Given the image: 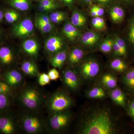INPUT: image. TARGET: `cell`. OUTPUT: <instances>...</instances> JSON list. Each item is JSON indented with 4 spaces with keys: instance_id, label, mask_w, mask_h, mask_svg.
Wrapping results in <instances>:
<instances>
[{
    "instance_id": "40",
    "label": "cell",
    "mask_w": 134,
    "mask_h": 134,
    "mask_svg": "<svg viewBox=\"0 0 134 134\" xmlns=\"http://www.w3.org/2000/svg\"><path fill=\"white\" fill-rule=\"evenodd\" d=\"M92 8L96 11L97 16H101L104 14V10L103 8L96 5L93 6Z\"/></svg>"
},
{
    "instance_id": "1",
    "label": "cell",
    "mask_w": 134,
    "mask_h": 134,
    "mask_svg": "<svg viewBox=\"0 0 134 134\" xmlns=\"http://www.w3.org/2000/svg\"><path fill=\"white\" fill-rule=\"evenodd\" d=\"M117 132L110 113L104 109L92 110L85 117L81 129L83 134H113Z\"/></svg>"
},
{
    "instance_id": "34",
    "label": "cell",
    "mask_w": 134,
    "mask_h": 134,
    "mask_svg": "<svg viewBox=\"0 0 134 134\" xmlns=\"http://www.w3.org/2000/svg\"><path fill=\"white\" fill-rule=\"evenodd\" d=\"M47 74L50 77V80L52 81H55L57 80L60 77L59 73L58 70L55 68H53L50 70Z\"/></svg>"
},
{
    "instance_id": "4",
    "label": "cell",
    "mask_w": 134,
    "mask_h": 134,
    "mask_svg": "<svg viewBox=\"0 0 134 134\" xmlns=\"http://www.w3.org/2000/svg\"><path fill=\"white\" fill-rule=\"evenodd\" d=\"M22 124L24 131L29 134H37L43 130V124L41 119L32 115H27L22 118Z\"/></svg>"
},
{
    "instance_id": "35",
    "label": "cell",
    "mask_w": 134,
    "mask_h": 134,
    "mask_svg": "<svg viewBox=\"0 0 134 134\" xmlns=\"http://www.w3.org/2000/svg\"><path fill=\"white\" fill-rule=\"evenodd\" d=\"M36 21L47 24H52L50 21L49 17L45 14L39 15L36 17Z\"/></svg>"
},
{
    "instance_id": "15",
    "label": "cell",
    "mask_w": 134,
    "mask_h": 134,
    "mask_svg": "<svg viewBox=\"0 0 134 134\" xmlns=\"http://www.w3.org/2000/svg\"><path fill=\"white\" fill-rule=\"evenodd\" d=\"M22 71L30 76H35L38 74V69L36 63L30 61H26L21 65Z\"/></svg>"
},
{
    "instance_id": "53",
    "label": "cell",
    "mask_w": 134,
    "mask_h": 134,
    "mask_svg": "<svg viewBox=\"0 0 134 134\" xmlns=\"http://www.w3.org/2000/svg\"><path fill=\"white\" fill-rule=\"evenodd\" d=\"M133 1H134V0H133Z\"/></svg>"
},
{
    "instance_id": "19",
    "label": "cell",
    "mask_w": 134,
    "mask_h": 134,
    "mask_svg": "<svg viewBox=\"0 0 134 134\" xmlns=\"http://www.w3.org/2000/svg\"><path fill=\"white\" fill-rule=\"evenodd\" d=\"M14 59L12 51L9 48L3 47L0 48V61L3 64L9 65Z\"/></svg>"
},
{
    "instance_id": "12",
    "label": "cell",
    "mask_w": 134,
    "mask_h": 134,
    "mask_svg": "<svg viewBox=\"0 0 134 134\" xmlns=\"http://www.w3.org/2000/svg\"><path fill=\"white\" fill-rule=\"evenodd\" d=\"M22 46L25 52L31 56H36L38 53V44L34 40L29 39L25 40L23 43Z\"/></svg>"
},
{
    "instance_id": "18",
    "label": "cell",
    "mask_w": 134,
    "mask_h": 134,
    "mask_svg": "<svg viewBox=\"0 0 134 134\" xmlns=\"http://www.w3.org/2000/svg\"><path fill=\"white\" fill-rule=\"evenodd\" d=\"M110 97L113 101L121 106L126 105V97L125 93L120 89H114L111 92Z\"/></svg>"
},
{
    "instance_id": "9",
    "label": "cell",
    "mask_w": 134,
    "mask_h": 134,
    "mask_svg": "<svg viewBox=\"0 0 134 134\" xmlns=\"http://www.w3.org/2000/svg\"><path fill=\"white\" fill-rule=\"evenodd\" d=\"M62 32L68 39L72 41H76L81 36L80 30L71 23H67L64 25Z\"/></svg>"
},
{
    "instance_id": "49",
    "label": "cell",
    "mask_w": 134,
    "mask_h": 134,
    "mask_svg": "<svg viewBox=\"0 0 134 134\" xmlns=\"http://www.w3.org/2000/svg\"><path fill=\"white\" fill-rule=\"evenodd\" d=\"M3 16H4V15H3V13L1 10H0V21L2 20Z\"/></svg>"
},
{
    "instance_id": "23",
    "label": "cell",
    "mask_w": 134,
    "mask_h": 134,
    "mask_svg": "<svg viewBox=\"0 0 134 134\" xmlns=\"http://www.w3.org/2000/svg\"><path fill=\"white\" fill-rule=\"evenodd\" d=\"M102 82L104 85L108 88L113 89L117 86V80L114 77L109 74L103 76Z\"/></svg>"
},
{
    "instance_id": "29",
    "label": "cell",
    "mask_w": 134,
    "mask_h": 134,
    "mask_svg": "<svg viewBox=\"0 0 134 134\" xmlns=\"http://www.w3.org/2000/svg\"><path fill=\"white\" fill-rule=\"evenodd\" d=\"M4 16L8 23H12L18 20L19 18V15L15 10H9L5 13Z\"/></svg>"
},
{
    "instance_id": "50",
    "label": "cell",
    "mask_w": 134,
    "mask_h": 134,
    "mask_svg": "<svg viewBox=\"0 0 134 134\" xmlns=\"http://www.w3.org/2000/svg\"><path fill=\"white\" fill-rule=\"evenodd\" d=\"M84 2L87 3H89L91 2L92 0H83Z\"/></svg>"
},
{
    "instance_id": "6",
    "label": "cell",
    "mask_w": 134,
    "mask_h": 134,
    "mask_svg": "<svg viewBox=\"0 0 134 134\" xmlns=\"http://www.w3.org/2000/svg\"><path fill=\"white\" fill-rule=\"evenodd\" d=\"M99 69L98 63L93 59H89L82 63L80 72L83 78L88 79L96 76L98 74Z\"/></svg>"
},
{
    "instance_id": "14",
    "label": "cell",
    "mask_w": 134,
    "mask_h": 134,
    "mask_svg": "<svg viewBox=\"0 0 134 134\" xmlns=\"http://www.w3.org/2000/svg\"><path fill=\"white\" fill-rule=\"evenodd\" d=\"M15 130V126L12 120L6 117H0V131L3 133L11 134Z\"/></svg>"
},
{
    "instance_id": "43",
    "label": "cell",
    "mask_w": 134,
    "mask_h": 134,
    "mask_svg": "<svg viewBox=\"0 0 134 134\" xmlns=\"http://www.w3.org/2000/svg\"><path fill=\"white\" fill-rule=\"evenodd\" d=\"M91 23L92 26L95 28V29H98V30H100V25L98 20L97 17H93L91 20Z\"/></svg>"
},
{
    "instance_id": "20",
    "label": "cell",
    "mask_w": 134,
    "mask_h": 134,
    "mask_svg": "<svg viewBox=\"0 0 134 134\" xmlns=\"http://www.w3.org/2000/svg\"><path fill=\"white\" fill-rule=\"evenodd\" d=\"M84 52L80 48H74L69 53V61L71 65L78 64L83 58Z\"/></svg>"
},
{
    "instance_id": "30",
    "label": "cell",
    "mask_w": 134,
    "mask_h": 134,
    "mask_svg": "<svg viewBox=\"0 0 134 134\" xmlns=\"http://www.w3.org/2000/svg\"><path fill=\"white\" fill-rule=\"evenodd\" d=\"M35 22L36 27L43 33H48L52 30V24H47L37 21H36Z\"/></svg>"
},
{
    "instance_id": "11",
    "label": "cell",
    "mask_w": 134,
    "mask_h": 134,
    "mask_svg": "<svg viewBox=\"0 0 134 134\" xmlns=\"http://www.w3.org/2000/svg\"><path fill=\"white\" fill-rule=\"evenodd\" d=\"M81 37L82 44L88 46L95 45L100 38V35L98 33L92 31L86 32Z\"/></svg>"
},
{
    "instance_id": "17",
    "label": "cell",
    "mask_w": 134,
    "mask_h": 134,
    "mask_svg": "<svg viewBox=\"0 0 134 134\" xmlns=\"http://www.w3.org/2000/svg\"><path fill=\"white\" fill-rule=\"evenodd\" d=\"M66 51H60L56 53L51 60L52 66L55 68H61L67 58Z\"/></svg>"
},
{
    "instance_id": "31",
    "label": "cell",
    "mask_w": 134,
    "mask_h": 134,
    "mask_svg": "<svg viewBox=\"0 0 134 134\" xmlns=\"http://www.w3.org/2000/svg\"><path fill=\"white\" fill-rule=\"evenodd\" d=\"M50 80L48 74L43 73L40 75L38 77V82L41 86H44L50 83Z\"/></svg>"
},
{
    "instance_id": "44",
    "label": "cell",
    "mask_w": 134,
    "mask_h": 134,
    "mask_svg": "<svg viewBox=\"0 0 134 134\" xmlns=\"http://www.w3.org/2000/svg\"><path fill=\"white\" fill-rule=\"evenodd\" d=\"M97 17L100 25V30H103L105 29L106 28L105 22L104 19L100 16H97Z\"/></svg>"
},
{
    "instance_id": "51",
    "label": "cell",
    "mask_w": 134,
    "mask_h": 134,
    "mask_svg": "<svg viewBox=\"0 0 134 134\" xmlns=\"http://www.w3.org/2000/svg\"><path fill=\"white\" fill-rule=\"evenodd\" d=\"M66 0H62L63 1V2L65 3V2H66Z\"/></svg>"
},
{
    "instance_id": "3",
    "label": "cell",
    "mask_w": 134,
    "mask_h": 134,
    "mask_svg": "<svg viewBox=\"0 0 134 134\" xmlns=\"http://www.w3.org/2000/svg\"><path fill=\"white\" fill-rule=\"evenodd\" d=\"M19 99L22 104L30 110L37 108L41 101L40 93L36 89L32 88L24 90L21 93Z\"/></svg>"
},
{
    "instance_id": "13",
    "label": "cell",
    "mask_w": 134,
    "mask_h": 134,
    "mask_svg": "<svg viewBox=\"0 0 134 134\" xmlns=\"http://www.w3.org/2000/svg\"><path fill=\"white\" fill-rule=\"evenodd\" d=\"M5 79L8 85L15 86L21 83L23 79V76L19 71L13 70L7 73L5 76Z\"/></svg>"
},
{
    "instance_id": "10",
    "label": "cell",
    "mask_w": 134,
    "mask_h": 134,
    "mask_svg": "<svg viewBox=\"0 0 134 134\" xmlns=\"http://www.w3.org/2000/svg\"><path fill=\"white\" fill-rule=\"evenodd\" d=\"M63 80L65 85L72 90L76 89L79 86L78 76L76 74L71 70H66L64 72Z\"/></svg>"
},
{
    "instance_id": "33",
    "label": "cell",
    "mask_w": 134,
    "mask_h": 134,
    "mask_svg": "<svg viewBox=\"0 0 134 134\" xmlns=\"http://www.w3.org/2000/svg\"><path fill=\"white\" fill-rule=\"evenodd\" d=\"M129 38L130 42L134 46V18H132L130 24Z\"/></svg>"
},
{
    "instance_id": "39",
    "label": "cell",
    "mask_w": 134,
    "mask_h": 134,
    "mask_svg": "<svg viewBox=\"0 0 134 134\" xmlns=\"http://www.w3.org/2000/svg\"><path fill=\"white\" fill-rule=\"evenodd\" d=\"M113 49L114 52L116 55L120 56H124L122 51L121 50L119 46L117 44L116 41L114 40L113 44Z\"/></svg>"
},
{
    "instance_id": "37",
    "label": "cell",
    "mask_w": 134,
    "mask_h": 134,
    "mask_svg": "<svg viewBox=\"0 0 134 134\" xmlns=\"http://www.w3.org/2000/svg\"><path fill=\"white\" fill-rule=\"evenodd\" d=\"M8 103V98L6 95L4 94H0V109L5 108Z\"/></svg>"
},
{
    "instance_id": "21",
    "label": "cell",
    "mask_w": 134,
    "mask_h": 134,
    "mask_svg": "<svg viewBox=\"0 0 134 134\" xmlns=\"http://www.w3.org/2000/svg\"><path fill=\"white\" fill-rule=\"evenodd\" d=\"M86 18L84 15L77 10L74 11L71 18V23L77 27H82L86 24Z\"/></svg>"
},
{
    "instance_id": "52",
    "label": "cell",
    "mask_w": 134,
    "mask_h": 134,
    "mask_svg": "<svg viewBox=\"0 0 134 134\" xmlns=\"http://www.w3.org/2000/svg\"><path fill=\"white\" fill-rule=\"evenodd\" d=\"M37 1H43V0H36Z\"/></svg>"
},
{
    "instance_id": "7",
    "label": "cell",
    "mask_w": 134,
    "mask_h": 134,
    "mask_svg": "<svg viewBox=\"0 0 134 134\" xmlns=\"http://www.w3.org/2000/svg\"><path fill=\"white\" fill-rule=\"evenodd\" d=\"M34 26L30 19L26 18L15 25L13 31L15 35L21 38L30 36L33 32Z\"/></svg>"
},
{
    "instance_id": "45",
    "label": "cell",
    "mask_w": 134,
    "mask_h": 134,
    "mask_svg": "<svg viewBox=\"0 0 134 134\" xmlns=\"http://www.w3.org/2000/svg\"><path fill=\"white\" fill-rule=\"evenodd\" d=\"M90 14L93 17H96L97 16L96 11H95V10L92 8L91 9Z\"/></svg>"
},
{
    "instance_id": "2",
    "label": "cell",
    "mask_w": 134,
    "mask_h": 134,
    "mask_svg": "<svg viewBox=\"0 0 134 134\" xmlns=\"http://www.w3.org/2000/svg\"><path fill=\"white\" fill-rule=\"evenodd\" d=\"M72 104V99L64 92H59L53 95L48 103L50 111L53 113L63 111L69 108Z\"/></svg>"
},
{
    "instance_id": "25",
    "label": "cell",
    "mask_w": 134,
    "mask_h": 134,
    "mask_svg": "<svg viewBox=\"0 0 134 134\" xmlns=\"http://www.w3.org/2000/svg\"><path fill=\"white\" fill-rule=\"evenodd\" d=\"M110 66L113 69L119 72H124L127 68L125 62L119 59L113 60L110 63Z\"/></svg>"
},
{
    "instance_id": "32",
    "label": "cell",
    "mask_w": 134,
    "mask_h": 134,
    "mask_svg": "<svg viewBox=\"0 0 134 134\" xmlns=\"http://www.w3.org/2000/svg\"><path fill=\"white\" fill-rule=\"evenodd\" d=\"M114 40L116 41L117 44L120 48L123 55H126L127 52V48L126 45L125 41L121 38L117 36H115Z\"/></svg>"
},
{
    "instance_id": "27",
    "label": "cell",
    "mask_w": 134,
    "mask_h": 134,
    "mask_svg": "<svg viewBox=\"0 0 134 134\" xmlns=\"http://www.w3.org/2000/svg\"><path fill=\"white\" fill-rule=\"evenodd\" d=\"M88 96L92 98H100L105 96V92L102 88L95 87L92 89L88 93Z\"/></svg>"
},
{
    "instance_id": "8",
    "label": "cell",
    "mask_w": 134,
    "mask_h": 134,
    "mask_svg": "<svg viewBox=\"0 0 134 134\" xmlns=\"http://www.w3.org/2000/svg\"><path fill=\"white\" fill-rule=\"evenodd\" d=\"M64 45L62 39L58 36H52L46 41V49L50 53H57L61 50Z\"/></svg>"
},
{
    "instance_id": "38",
    "label": "cell",
    "mask_w": 134,
    "mask_h": 134,
    "mask_svg": "<svg viewBox=\"0 0 134 134\" xmlns=\"http://www.w3.org/2000/svg\"><path fill=\"white\" fill-rule=\"evenodd\" d=\"M9 91V87L8 84L0 82V94H5Z\"/></svg>"
},
{
    "instance_id": "46",
    "label": "cell",
    "mask_w": 134,
    "mask_h": 134,
    "mask_svg": "<svg viewBox=\"0 0 134 134\" xmlns=\"http://www.w3.org/2000/svg\"><path fill=\"white\" fill-rule=\"evenodd\" d=\"M112 0H97V2L102 4H105L110 2Z\"/></svg>"
},
{
    "instance_id": "5",
    "label": "cell",
    "mask_w": 134,
    "mask_h": 134,
    "mask_svg": "<svg viewBox=\"0 0 134 134\" xmlns=\"http://www.w3.org/2000/svg\"><path fill=\"white\" fill-rule=\"evenodd\" d=\"M69 114L64 112L54 113L49 119V125L54 131H59L66 127L70 121Z\"/></svg>"
},
{
    "instance_id": "16",
    "label": "cell",
    "mask_w": 134,
    "mask_h": 134,
    "mask_svg": "<svg viewBox=\"0 0 134 134\" xmlns=\"http://www.w3.org/2000/svg\"><path fill=\"white\" fill-rule=\"evenodd\" d=\"M110 16L113 22L118 23L122 21L125 17V11L121 7L115 6L111 9Z\"/></svg>"
},
{
    "instance_id": "48",
    "label": "cell",
    "mask_w": 134,
    "mask_h": 134,
    "mask_svg": "<svg viewBox=\"0 0 134 134\" xmlns=\"http://www.w3.org/2000/svg\"><path fill=\"white\" fill-rule=\"evenodd\" d=\"M73 1H74V0H66L65 3L68 4V5H70V4H71V3H72Z\"/></svg>"
},
{
    "instance_id": "28",
    "label": "cell",
    "mask_w": 134,
    "mask_h": 134,
    "mask_svg": "<svg viewBox=\"0 0 134 134\" xmlns=\"http://www.w3.org/2000/svg\"><path fill=\"white\" fill-rule=\"evenodd\" d=\"M114 40L110 38H107L103 41L100 46V50L104 53L110 52L113 49Z\"/></svg>"
},
{
    "instance_id": "24",
    "label": "cell",
    "mask_w": 134,
    "mask_h": 134,
    "mask_svg": "<svg viewBox=\"0 0 134 134\" xmlns=\"http://www.w3.org/2000/svg\"><path fill=\"white\" fill-rule=\"evenodd\" d=\"M123 82L127 87L134 91V69L127 72L123 77Z\"/></svg>"
},
{
    "instance_id": "26",
    "label": "cell",
    "mask_w": 134,
    "mask_h": 134,
    "mask_svg": "<svg viewBox=\"0 0 134 134\" xmlns=\"http://www.w3.org/2000/svg\"><path fill=\"white\" fill-rule=\"evenodd\" d=\"M66 14L61 11L52 12L49 15L50 21L52 23L58 24L64 21L66 18Z\"/></svg>"
},
{
    "instance_id": "22",
    "label": "cell",
    "mask_w": 134,
    "mask_h": 134,
    "mask_svg": "<svg viewBox=\"0 0 134 134\" xmlns=\"http://www.w3.org/2000/svg\"><path fill=\"white\" fill-rule=\"evenodd\" d=\"M10 3L13 7L23 11L28 10L30 6L29 0H10Z\"/></svg>"
},
{
    "instance_id": "42",
    "label": "cell",
    "mask_w": 134,
    "mask_h": 134,
    "mask_svg": "<svg viewBox=\"0 0 134 134\" xmlns=\"http://www.w3.org/2000/svg\"><path fill=\"white\" fill-rule=\"evenodd\" d=\"M38 9L39 11L41 12H48L54 9L53 8L51 7H47L40 5H39Z\"/></svg>"
},
{
    "instance_id": "36",
    "label": "cell",
    "mask_w": 134,
    "mask_h": 134,
    "mask_svg": "<svg viewBox=\"0 0 134 134\" xmlns=\"http://www.w3.org/2000/svg\"><path fill=\"white\" fill-rule=\"evenodd\" d=\"M40 5L47 7H51L55 9L58 7L57 4L53 0H43L41 1Z\"/></svg>"
},
{
    "instance_id": "47",
    "label": "cell",
    "mask_w": 134,
    "mask_h": 134,
    "mask_svg": "<svg viewBox=\"0 0 134 134\" xmlns=\"http://www.w3.org/2000/svg\"><path fill=\"white\" fill-rule=\"evenodd\" d=\"M121 1L126 5H130L132 3L133 0H120Z\"/></svg>"
},
{
    "instance_id": "41",
    "label": "cell",
    "mask_w": 134,
    "mask_h": 134,
    "mask_svg": "<svg viewBox=\"0 0 134 134\" xmlns=\"http://www.w3.org/2000/svg\"><path fill=\"white\" fill-rule=\"evenodd\" d=\"M128 113L130 116L134 120V100L130 104L129 106Z\"/></svg>"
}]
</instances>
